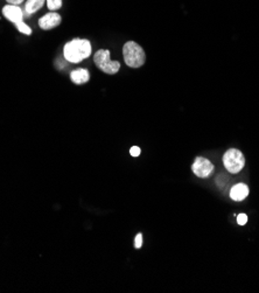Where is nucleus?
<instances>
[{
    "instance_id": "obj_1",
    "label": "nucleus",
    "mask_w": 259,
    "mask_h": 293,
    "mask_svg": "<svg viewBox=\"0 0 259 293\" xmlns=\"http://www.w3.org/2000/svg\"><path fill=\"white\" fill-rule=\"evenodd\" d=\"M64 59L71 63H80L91 55V43L85 39H74L64 44Z\"/></svg>"
},
{
    "instance_id": "obj_2",
    "label": "nucleus",
    "mask_w": 259,
    "mask_h": 293,
    "mask_svg": "<svg viewBox=\"0 0 259 293\" xmlns=\"http://www.w3.org/2000/svg\"><path fill=\"white\" fill-rule=\"evenodd\" d=\"M124 61L131 68H140L146 61V54L141 46L135 41H127L123 47Z\"/></svg>"
},
{
    "instance_id": "obj_3",
    "label": "nucleus",
    "mask_w": 259,
    "mask_h": 293,
    "mask_svg": "<svg viewBox=\"0 0 259 293\" xmlns=\"http://www.w3.org/2000/svg\"><path fill=\"white\" fill-rule=\"evenodd\" d=\"M94 61L98 69L102 70L105 74L114 75L118 73L119 69H120V63L118 61H112L111 58H110L109 49L97 50L94 55Z\"/></svg>"
},
{
    "instance_id": "obj_4",
    "label": "nucleus",
    "mask_w": 259,
    "mask_h": 293,
    "mask_svg": "<svg viewBox=\"0 0 259 293\" xmlns=\"http://www.w3.org/2000/svg\"><path fill=\"white\" fill-rule=\"evenodd\" d=\"M223 165L232 174L239 173L245 165V158L239 149L230 148L223 155Z\"/></svg>"
},
{
    "instance_id": "obj_5",
    "label": "nucleus",
    "mask_w": 259,
    "mask_h": 293,
    "mask_svg": "<svg viewBox=\"0 0 259 293\" xmlns=\"http://www.w3.org/2000/svg\"><path fill=\"white\" fill-rule=\"evenodd\" d=\"M192 171L196 176H199V178L205 179L208 178V176H210L211 173H213L214 165L209 160L205 159V158L198 157L194 160V164H193Z\"/></svg>"
},
{
    "instance_id": "obj_6",
    "label": "nucleus",
    "mask_w": 259,
    "mask_h": 293,
    "mask_svg": "<svg viewBox=\"0 0 259 293\" xmlns=\"http://www.w3.org/2000/svg\"><path fill=\"white\" fill-rule=\"evenodd\" d=\"M2 14L7 20H10L11 22H13L14 25L20 21H23V12L19 6L17 5H6L2 8Z\"/></svg>"
},
{
    "instance_id": "obj_7",
    "label": "nucleus",
    "mask_w": 259,
    "mask_h": 293,
    "mask_svg": "<svg viewBox=\"0 0 259 293\" xmlns=\"http://www.w3.org/2000/svg\"><path fill=\"white\" fill-rule=\"evenodd\" d=\"M61 23V17L56 12H49L46 16L40 18L39 20V26L44 31H49V29L55 28Z\"/></svg>"
},
{
    "instance_id": "obj_8",
    "label": "nucleus",
    "mask_w": 259,
    "mask_h": 293,
    "mask_svg": "<svg viewBox=\"0 0 259 293\" xmlns=\"http://www.w3.org/2000/svg\"><path fill=\"white\" fill-rule=\"evenodd\" d=\"M249 195V187L244 184H238L230 190V197L234 201H243Z\"/></svg>"
},
{
    "instance_id": "obj_9",
    "label": "nucleus",
    "mask_w": 259,
    "mask_h": 293,
    "mask_svg": "<svg viewBox=\"0 0 259 293\" xmlns=\"http://www.w3.org/2000/svg\"><path fill=\"white\" fill-rule=\"evenodd\" d=\"M70 80L71 82H74L75 84H84V83L90 80V74H89V71L86 69L80 68V69L71 71Z\"/></svg>"
},
{
    "instance_id": "obj_10",
    "label": "nucleus",
    "mask_w": 259,
    "mask_h": 293,
    "mask_svg": "<svg viewBox=\"0 0 259 293\" xmlns=\"http://www.w3.org/2000/svg\"><path fill=\"white\" fill-rule=\"evenodd\" d=\"M44 1H46V0H27L25 6L26 14L31 16V14L38 12L44 5Z\"/></svg>"
},
{
    "instance_id": "obj_11",
    "label": "nucleus",
    "mask_w": 259,
    "mask_h": 293,
    "mask_svg": "<svg viewBox=\"0 0 259 293\" xmlns=\"http://www.w3.org/2000/svg\"><path fill=\"white\" fill-rule=\"evenodd\" d=\"M16 27H17L18 31H19L20 33H22V34H26V35L32 34V29H31V27H29V26L27 25V23H25L23 21H20V22L16 23Z\"/></svg>"
},
{
    "instance_id": "obj_12",
    "label": "nucleus",
    "mask_w": 259,
    "mask_h": 293,
    "mask_svg": "<svg viewBox=\"0 0 259 293\" xmlns=\"http://www.w3.org/2000/svg\"><path fill=\"white\" fill-rule=\"evenodd\" d=\"M47 6L50 11H56L61 8L62 0H47Z\"/></svg>"
},
{
    "instance_id": "obj_13",
    "label": "nucleus",
    "mask_w": 259,
    "mask_h": 293,
    "mask_svg": "<svg viewBox=\"0 0 259 293\" xmlns=\"http://www.w3.org/2000/svg\"><path fill=\"white\" fill-rule=\"evenodd\" d=\"M246 222H248V216H246L245 214H239L237 216V223L239 224V226H244Z\"/></svg>"
},
{
    "instance_id": "obj_14",
    "label": "nucleus",
    "mask_w": 259,
    "mask_h": 293,
    "mask_svg": "<svg viewBox=\"0 0 259 293\" xmlns=\"http://www.w3.org/2000/svg\"><path fill=\"white\" fill-rule=\"evenodd\" d=\"M142 245V235L138 234L136 236V240H135V248L136 249H140Z\"/></svg>"
},
{
    "instance_id": "obj_15",
    "label": "nucleus",
    "mask_w": 259,
    "mask_h": 293,
    "mask_svg": "<svg viewBox=\"0 0 259 293\" xmlns=\"http://www.w3.org/2000/svg\"><path fill=\"white\" fill-rule=\"evenodd\" d=\"M141 149L138 147V146H133V147H131L130 149V154L132 155V157H139L140 155Z\"/></svg>"
},
{
    "instance_id": "obj_16",
    "label": "nucleus",
    "mask_w": 259,
    "mask_h": 293,
    "mask_svg": "<svg viewBox=\"0 0 259 293\" xmlns=\"http://www.w3.org/2000/svg\"><path fill=\"white\" fill-rule=\"evenodd\" d=\"M6 1H7L10 5H17V6H19L20 4H21V2L25 1V0H6Z\"/></svg>"
}]
</instances>
